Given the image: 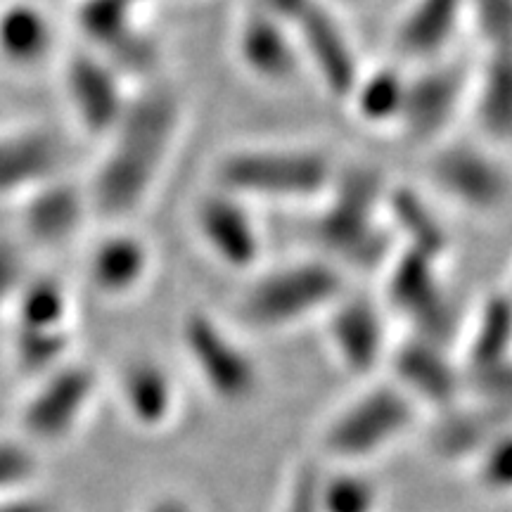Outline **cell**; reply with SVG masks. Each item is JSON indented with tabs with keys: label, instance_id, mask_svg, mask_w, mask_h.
I'll list each match as a JSON object with an SVG mask.
<instances>
[{
	"label": "cell",
	"instance_id": "25",
	"mask_svg": "<svg viewBox=\"0 0 512 512\" xmlns=\"http://www.w3.org/2000/svg\"><path fill=\"white\" fill-rule=\"evenodd\" d=\"M408 69L394 62L366 64L344 105L370 131H399Z\"/></svg>",
	"mask_w": 512,
	"mask_h": 512
},
{
	"label": "cell",
	"instance_id": "3",
	"mask_svg": "<svg viewBox=\"0 0 512 512\" xmlns=\"http://www.w3.org/2000/svg\"><path fill=\"white\" fill-rule=\"evenodd\" d=\"M339 162L318 145L254 143L223 150L209 183L259 207H316L330 190Z\"/></svg>",
	"mask_w": 512,
	"mask_h": 512
},
{
	"label": "cell",
	"instance_id": "29",
	"mask_svg": "<svg viewBox=\"0 0 512 512\" xmlns=\"http://www.w3.org/2000/svg\"><path fill=\"white\" fill-rule=\"evenodd\" d=\"M38 475L36 446L19 434L0 437V496L27 494Z\"/></svg>",
	"mask_w": 512,
	"mask_h": 512
},
{
	"label": "cell",
	"instance_id": "13",
	"mask_svg": "<svg viewBox=\"0 0 512 512\" xmlns=\"http://www.w3.org/2000/svg\"><path fill=\"white\" fill-rule=\"evenodd\" d=\"M60 88L76 131L95 143L114 131L136 91L110 60L86 46L60 55Z\"/></svg>",
	"mask_w": 512,
	"mask_h": 512
},
{
	"label": "cell",
	"instance_id": "9",
	"mask_svg": "<svg viewBox=\"0 0 512 512\" xmlns=\"http://www.w3.org/2000/svg\"><path fill=\"white\" fill-rule=\"evenodd\" d=\"M100 392V377L91 363L74 356L60 368L31 380L19 406V437L29 444L57 446L76 437L91 415Z\"/></svg>",
	"mask_w": 512,
	"mask_h": 512
},
{
	"label": "cell",
	"instance_id": "6",
	"mask_svg": "<svg viewBox=\"0 0 512 512\" xmlns=\"http://www.w3.org/2000/svg\"><path fill=\"white\" fill-rule=\"evenodd\" d=\"M181 354L200 387L223 406H245L261 389V366L233 325L207 309L178 320Z\"/></svg>",
	"mask_w": 512,
	"mask_h": 512
},
{
	"label": "cell",
	"instance_id": "1",
	"mask_svg": "<svg viewBox=\"0 0 512 512\" xmlns=\"http://www.w3.org/2000/svg\"><path fill=\"white\" fill-rule=\"evenodd\" d=\"M185 100L171 83L136 86L124 117L100 143L91 174L83 178L93 219L131 223L155 200L185 131Z\"/></svg>",
	"mask_w": 512,
	"mask_h": 512
},
{
	"label": "cell",
	"instance_id": "31",
	"mask_svg": "<svg viewBox=\"0 0 512 512\" xmlns=\"http://www.w3.org/2000/svg\"><path fill=\"white\" fill-rule=\"evenodd\" d=\"M508 448L510 437L508 432L498 434L496 439H491L482 451H477L472 460H475V470L479 482L491 491H505L508 489Z\"/></svg>",
	"mask_w": 512,
	"mask_h": 512
},
{
	"label": "cell",
	"instance_id": "30",
	"mask_svg": "<svg viewBox=\"0 0 512 512\" xmlns=\"http://www.w3.org/2000/svg\"><path fill=\"white\" fill-rule=\"evenodd\" d=\"M467 27L475 29L482 53L512 48V0H470Z\"/></svg>",
	"mask_w": 512,
	"mask_h": 512
},
{
	"label": "cell",
	"instance_id": "22",
	"mask_svg": "<svg viewBox=\"0 0 512 512\" xmlns=\"http://www.w3.org/2000/svg\"><path fill=\"white\" fill-rule=\"evenodd\" d=\"M384 221L396 249L430 256L441 264L451 254V230L439 214L434 197L418 185L389 181L384 195Z\"/></svg>",
	"mask_w": 512,
	"mask_h": 512
},
{
	"label": "cell",
	"instance_id": "32",
	"mask_svg": "<svg viewBox=\"0 0 512 512\" xmlns=\"http://www.w3.org/2000/svg\"><path fill=\"white\" fill-rule=\"evenodd\" d=\"M29 273L22 245L10 238H0V309H10Z\"/></svg>",
	"mask_w": 512,
	"mask_h": 512
},
{
	"label": "cell",
	"instance_id": "34",
	"mask_svg": "<svg viewBox=\"0 0 512 512\" xmlns=\"http://www.w3.org/2000/svg\"><path fill=\"white\" fill-rule=\"evenodd\" d=\"M313 3H316V0H254L252 5L254 8L271 12V15H275V17L292 22L294 17L302 15V12Z\"/></svg>",
	"mask_w": 512,
	"mask_h": 512
},
{
	"label": "cell",
	"instance_id": "10",
	"mask_svg": "<svg viewBox=\"0 0 512 512\" xmlns=\"http://www.w3.org/2000/svg\"><path fill=\"white\" fill-rule=\"evenodd\" d=\"M470 79L472 62L456 55L415 64L408 72L406 105L396 133L425 150L446 140L456 121L467 114Z\"/></svg>",
	"mask_w": 512,
	"mask_h": 512
},
{
	"label": "cell",
	"instance_id": "24",
	"mask_svg": "<svg viewBox=\"0 0 512 512\" xmlns=\"http://www.w3.org/2000/svg\"><path fill=\"white\" fill-rule=\"evenodd\" d=\"M467 114L475 119L479 140L505 150L512 136V48L486 50L472 62Z\"/></svg>",
	"mask_w": 512,
	"mask_h": 512
},
{
	"label": "cell",
	"instance_id": "12",
	"mask_svg": "<svg viewBox=\"0 0 512 512\" xmlns=\"http://www.w3.org/2000/svg\"><path fill=\"white\" fill-rule=\"evenodd\" d=\"M190 226L216 266L249 275L266 264V233L256 207L233 192L209 183L192 202Z\"/></svg>",
	"mask_w": 512,
	"mask_h": 512
},
{
	"label": "cell",
	"instance_id": "14",
	"mask_svg": "<svg viewBox=\"0 0 512 512\" xmlns=\"http://www.w3.org/2000/svg\"><path fill=\"white\" fill-rule=\"evenodd\" d=\"M157 271V249L131 223H105L83 254V280L102 302H131Z\"/></svg>",
	"mask_w": 512,
	"mask_h": 512
},
{
	"label": "cell",
	"instance_id": "2",
	"mask_svg": "<svg viewBox=\"0 0 512 512\" xmlns=\"http://www.w3.org/2000/svg\"><path fill=\"white\" fill-rule=\"evenodd\" d=\"M387 185L389 178L377 166L339 164L330 190L311 207L313 254L342 268L349 278L380 273L396 249L384 221Z\"/></svg>",
	"mask_w": 512,
	"mask_h": 512
},
{
	"label": "cell",
	"instance_id": "18",
	"mask_svg": "<svg viewBox=\"0 0 512 512\" xmlns=\"http://www.w3.org/2000/svg\"><path fill=\"white\" fill-rule=\"evenodd\" d=\"M19 226L29 242L43 249H62L79 238L93 219L83 181L62 174L24 195Z\"/></svg>",
	"mask_w": 512,
	"mask_h": 512
},
{
	"label": "cell",
	"instance_id": "27",
	"mask_svg": "<svg viewBox=\"0 0 512 512\" xmlns=\"http://www.w3.org/2000/svg\"><path fill=\"white\" fill-rule=\"evenodd\" d=\"M76 328L64 330H29L12 328L10 332V356L15 368L24 377H36L60 368L69 358L76 356L74 349Z\"/></svg>",
	"mask_w": 512,
	"mask_h": 512
},
{
	"label": "cell",
	"instance_id": "23",
	"mask_svg": "<svg viewBox=\"0 0 512 512\" xmlns=\"http://www.w3.org/2000/svg\"><path fill=\"white\" fill-rule=\"evenodd\" d=\"M117 394L126 420L143 432H164L181 408L176 377L155 356L126 361L117 377Z\"/></svg>",
	"mask_w": 512,
	"mask_h": 512
},
{
	"label": "cell",
	"instance_id": "26",
	"mask_svg": "<svg viewBox=\"0 0 512 512\" xmlns=\"http://www.w3.org/2000/svg\"><path fill=\"white\" fill-rule=\"evenodd\" d=\"M12 328L64 330L74 328L72 290L50 273H29L10 304Z\"/></svg>",
	"mask_w": 512,
	"mask_h": 512
},
{
	"label": "cell",
	"instance_id": "7",
	"mask_svg": "<svg viewBox=\"0 0 512 512\" xmlns=\"http://www.w3.org/2000/svg\"><path fill=\"white\" fill-rule=\"evenodd\" d=\"M425 181L434 200L472 216L503 214L510 204L512 178L503 150L486 145L484 140H458L448 136L427 147Z\"/></svg>",
	"mask_w": 512,
	"mask_h": 512
},
{
	"label": "cell",
	"instance_id": "16",
	"mask_svg": "<svg viewBox=\"0 0 512 512\" xmlns=\"http://www.w3.org/2000/svg\"><path fill=\"white\" fill-rule=\"evenodd\" d=\"M292 27L302 53L304 74H309L330 100L344 105L366 64L342 15L316 0L292 19Z\"/></svg>",
	"mask_w": 512,
	"mask_h": 512
},
{
	"label": "cell",
	"instance_id": "36",
	"mask_svg": "<svg viewBox=\"0 0 512 512\" xmlns=\"http://www.w3.org/2000/svg\"><path fill=\"white\" fill-rule=\"evenodd\" d=\"M147 512H192V510L181 501V498L169 496V498H159V501L152 503Z\"/></svg>",
	"mask_w": 512,
	"mask_h": 512
},
{
	"label": "cell",
	"instance_id": "11",
	"mask_svg": "<svg viewBox=\"0 0 512 512\" xmlns=\"http://www.w3.org/2000/svg\"><path fill=\"white\" fill-rule=\"evenodd\" d=\"M325 347L344 373L375 380L384 373L392 351V318L377 292L349 287L318 320Z\"/></svg>",
	"mask_w": 512,
	"mask_h": 512
},
{
	"label": "cell",
	"instance_id": "19",
	"mask_svg": "<svg viewBox=\"0 0 512 512\" xmlns=\"http://www.w3.org/2000/svg\"><path fill=\"white\" fill-rule=\"evenodd\" d=\"M62 174H67V150L53 128L19 126L0 131V197L22 200Z\"/></svg>",
	"mask_w": 512,
	"mask_h": 512
},
{
	"label": "cell",
	"instance_id": "15",
	"mask_svg": "<svg viewBox=\"0 0 512 512\" xmlns=\"http://www.w3.org/2000/svg\"><path fill=\"white\" fill-rule=\"evenodd\" d=\"M384 377L392 380L420 411L444 413L465 399V377L456 349L434 339H394Z\"/></svg>",
	"mask_w": 512,
	"mask_h": 512
},
{
	"label": "cell",
	"instance_id": "4",
	"mask_svg": "<svg viewBox=\"0 0 512 512\" xmlns=\"http://www.w3.org/2000/svg\"><path fill=\"white\" fill-rule=\"evenodd\" d=\"M247 278L238 297V320L264 335L316 323L351 287L349 275L318 254L264 264Z\"/></svg>",
	"mask_w": 512,
	"mask_h": 512
},
{
	"label": "cell",
	"instance_id": "33",
	"mask_svg": "<svg viewBox=\"0 0 512 512\" xmlns=\"http://www.w3.org/2000/svg\"><path fill=\"white\" fill-rule=\"evenodd\" d=\"M318 470L306 465L304 470L294 472V479L287 486L280 512H320L318 508Z\"/></svg>",
	"mask_w": 512,
	"mask_h": 512
},
{
	"label": "cell",
	"instance_id": "28",
	"mask_svg": "<svg viewBox=\"0 0 512 512\" xmlns=\"http://www.w3.org/2000/svg\"><path fill=\"white\" fill-rule=\"evenodd\" d=\"M318 508L320 512H380L382 494L375 479L354 467L320 475L318 472Z\"/></svg>",
	"mask_w": 512,
	"mask_h": 512
},
{
	"label": "cell",
	"instance_id": "37",
	"mask_svg": "<svg viewBox=\"0 0 512 512\" xmlns=\"http://www.w3.org/2000/svg\"><path fill=\"white\" fill-rule=\"evenodd\" d=\"M320 3L328 5V8H332L335 12H339V15H342V12H347V10L361 8V5H366L368 0H320Z\"/></svg>",
	"mask_w": 512,
	"mask_h": 512
},
{
	"label": "cell",
	"instance_id": "20",
	"mask_svg": "<svg viewBox=\"0 0 512 512\" xmlns=\"http://www.w3.org/2000/svg\"><path fill=\"white\" fill-rule=\"evenodd\" d=\"M470 0H408L396 19L392 46L403 62L425 64L451 55L467 29Z\"/></svg>",
	"mask_w": 512,
	"mask_h": 512
},
{
	"label": "cell",
	"instance_id": "21",
	"mask_svg": "<svg viewBox=\"0 0 512 512\" xmlns=\"http://www.w3.org/2000/svg\"><path fill=\"white\" fill-rule=\"evenodd\" d=\"M60 55L57 19L41 0H0V64L31 74Z\"/></svg>",
	"mask_w": 512,
	"mask_h": 512
},
{
	"label": "cell",
	"instance_id": "8",
	"mask_svg": "<svg viewBox=\"0 0 512 512\" xmlns=\"http://www.w3.org/2000/svg\"><path fill=\"white\" fill-rule=\"evenodd\" d=\"M377 297L399 320L406 335H418L456 349L458 313L444 280V264L408 249H394L389 261L377 273Z\"/></svg>",
	"mask_w": 512,
	"mask_h": 512
},
{
	"label": "cell",
	"instance_id": "35",
	"mask_svg": "<svg viewBox=\"0 0 512 512\" xmlns=\"http://www.w3.org/2000/svg\"><path fill=\"white\" fill-rule=\"evenodd\" d=\"M0 512H53V508L27 491V494H12V496H0Z\"/></svg>",
	"mask_w": 512,
	"mask_h": 512
},
{
	"label": "cell",
	"instance_id": "17",
	"mask_svg": "<svg viewBox=\"0 0 512 512\" xmlns=\"http://www.w3.org/2000/svg\"><path fill=\"white\" fill-rule=\"evenodd\" d=\"M230 50L242 74L264 86H290L304 74L292 22L254 5L235 22Z\"/></svg>",
	"mask_w": 512,
	"mask_h": 512
},
{
	"label": "cell",
	"instance_id": "5",
	"mask_svg": "<svg viewBox=\"0 0 512 512\" xmlns=\"http://www.w3.org/2000/svg\"><path fill=\"white\" fill-rule=\"evenodd\" d=\"M420 408L392 380H366L323 425L320 444L339 465L368 463L408 437Z\"/></svg>",
	"mask_w": 512,
	"mask_h": 512
}]
</instances>
